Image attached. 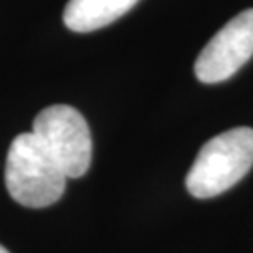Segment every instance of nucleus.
I'll return each mask as SVG.
<instances>
[{
    "instance_id": "f257e3e1",
    "label": "nucleus",
    "mask_w": 253,
    "mask_h": 253,
    "mask_svg": "<svg viewBox=\"0 0 253 253\" xmlns=\"http://www.w3.org/2000/svg\"><path fill=\"white\" fill-rule=\"evenodd\" d=\"M4 180L11 199L27 208H45L62 197L68 176L32 131L19 133L8 150Z\"/></svg>"
},
{
    "instance_id": "f03ea898",
    "label": "nucleus",
    "mask_w": 253,
    "mask_h": 253,
    "mask_svg": "<svg viewBox=\"0 0 253 253\" xmlns=\"http://www.w3.org/2000/svg\"><path fill=\"white\" fill-rule=\"evenodd\" d=\"M253 167V129L235 127L201 146L186 176L195 199L217 197L244 178Z\"/></svg>"
},
{
    "instance_id": "7ed1b4c3",
    "label": "nucleus",
    "mask_w": 253,
    "mask_h": 253,
    "mask_svg": "<svg viewBox=\"0 0 253 253\" xmlns=\"http://www.w3.org/2000/svg\"><path fill=\"white\" fill-rule=\"evenodd\" d=\"M32 133L68 178H79L92 162V135L86 120L75 107L51 105L38 113Z\"/></svg>"
},
{
    "instance_id": "20e7f679",
    "label": "nucleus",
    "mask_w": 253,
    "mask_h": 253,
    "mask_svg": "<svg viewBox=\"0 0 253 253\" xmlns=\"http://www.w3.org/2000/svg\"><path fill=\"white\" fill-rule=\"evenodd\" d=\"M253 56V9H244L233 17L207 45L195 60V77L214 84L233 77Z\"/></svg>"
},
{
    "instance_id": "39448f33",
    "label": "nucleus",
    "mask_w": 253,
    "mask_h": 253,
    "mask_svg": "<svg viewBox=\"0 0 253 253\" xmlns=\"http://www.w3.org/2000/svg\"><path fill=\"white\" fill-rule=\"evenodd\" d=\"M139 0H70L64 8V25L73 32H92L111 25Z\"/></svg>"
},
{
    "instance_id": "423d86ee",
    "label": "nucleus",
    "mask_w": 253,
    "mask_h": 253,
    "mask_svg": "<svg viewBox=\"0 0 253 253\" xmlns=\"http://www.w3.org/2000/svg\"><path fill=\"white\" fill-rule=\"evenodd\" d=\"M0 253H9V252L6 250V248H4V246H0Z\"/></svg>"
}]
</instances>
